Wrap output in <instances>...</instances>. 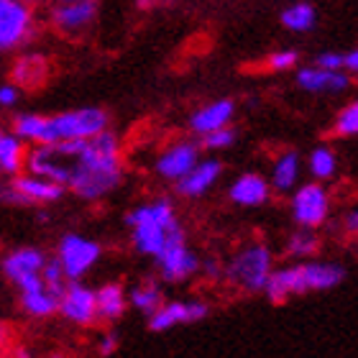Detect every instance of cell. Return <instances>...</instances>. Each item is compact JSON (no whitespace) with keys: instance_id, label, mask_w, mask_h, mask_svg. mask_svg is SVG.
Listing matches in <instances>:
<instances>
[{"instance_id":"obj_1","label":"cell","mask_w":358,"mask_h":358,"mask_svg":"<svg viewBox=\"0 0 358 358\" xmlns=\"http://www.w3.org/2000/svg\"><path fill=\"white\" fill-rule=\"evenodd\" d=\"M26 169L59 182L83 200H100L120 185L118 136L103 128L90 138H69L36 146L26 154Z\"/></svg>"},{"instance_id":"obj_39","label":"cell","mask_w":358,"mask_h":358,"mask_svg":"<svg viewBox=\"0 0 358 358\" xmlns=\"http://www.w3.org/2000/svg\"><path fill=\"white\" fill-rule=\"evenodd\" d=\"M8 336H10V330H8V325H3V322H0V345L6 343Z\"/></svg>"},{"instance_id":"obj_21","label":"cell","mask_w":358,"mask_h":358,"mask_svg":"<svg viewBox=\"0 0 358 358\" xmlns=\"http://www.w3.org/2000/svg\"><path fill=\"white\" fill-rule=\"evenodd\" d=\"M299 172H302V159L297 151H284L282 157L274 162L271 169V185L276 192H289L299 182Z\"/></svg>"},{"instance_id":"obj_27","label":"cell","mask_w":358,"mask_h":358,"mask_svg":"<svg viewBox=\"0 0 358 358\" xmlns=\"http://www.w3.org/2000/svg\"><path fill=\"white\" fill-rule=\"evenodd\" d=\"M162 302H164L162 289H159V284H154V282H143L131 289V305H134L138 313L151 315Z\"/></svg>"},{"instance_id":"obj_18","label":"cell","mask_w":358,"mask_h":358,"mask_svg":"<svg viewBox=\"0 0 358 358\" xmlns=\"http://www.w3.org/2000/svg\"><path fill=\"white\" fill-rule=\"evenodd\" d=\"M268 192H271L268 182L262 174H243L231 185L228 197L241 208H256V205H264L268 200Z\"/></svg>"},{"instance_id":"obj_35","label":"cell","mask_w":358,"mask_h":358,"mask_svg":"<svg viewBox=\"0 0 358 358\" xmlns=\"http://www.w3.org/2000/svg\"><path fill=\"white\" fill-rule=\"evenodd\" d=\"M115 351H118V338L110 336V333L100 338V343H97V353L100 356H113Z\"/></svg>"},{"instance_id":"obj_25","label":"cell","mask_w":358,"mask_h":358,"mask_svg":"<svg viewBox=\"0 0 358 358\" xmlns=\"http://www.w3.org/2000/svg\"><path fill=\"white\" fill-rule=\"evenodd\" d=\"M315 21H317V13L310 3H297V6L287 8L282 13V26L289 31H297V34H305V31L315 29Z\"/></svg>"},{"instance_id":"obj_12","label":"cell","mask_w":358,"mask_h":358,"mask_svg":"<svg viewBox=\"0 0 358 358\" xmlns=\"http://www.w3.org/2000/svg\"><path fill=\"white\" fill-rule=\"evenodd\" d=\"M208 315V305L200 299H189V302H162V305L149 315V328L154 333H164L177 325H189L197 322Z\"/></svg>"},{"instance_id":"obj_41","label":"cell","mask_w":358,"mask_h":358,"mask_svg":"<svg viewBox=\"0 0 358 358\" xmlns=\"http://www.w3.org/2000/svg\"><path fill=\"white\" fill-rule=\"evenodd\" d=\"M26 3H29V0H26Z\"/></svg>"},{"instance_id":"obj_13","label":"cell","mask_w":358,"mask_h":358,"mask_svg":"<svg viewBox=\"0 0 358 358\" xmlns=\"http://www.w3.org/2000/svg\"><path fill=\"white\" fill-rule=\"evenodd\" d=\"M95 15H97L95 0H72V3H59V6L54 8L52 21L59 34L77 38L83 36V34H87V29L95 23Z\"/></svg>"},{"instance_id":"obj_37","label":"cell","mask_w":358,"mask_h":358,"mask_svg":"<svg viewBox=\"0 0 358 358\" xmlns=\"http://www.w3.org/2000/svg\"><path fill=\"white\" fill-rule=\"evenodd\" d=\"M343 69H345V72H353V75H356V69H358V54L356 52L343 54Z\"/></svg>"},{"instance_id":"obj_5","label":"cell","mask_w":358,"mask_h":358,"mask_svg":"<svg viewBox=\"0 0 358 358\" xmlns=\"http://www.w3.org/2000/svg\"><path fill=\"white\" fill-rule=\"evenodd\" d=\"M271 251L264 243H248L225 266V279L243 292H262L271 274Z\"/></svg>"},{"instance_id":"obj_23","label":"cell","mask_w":358,"mask_h":358,"mask_svg":"<svg viewBox=\"0 0 358 358\" xmlns=\"http://www.w3.org/2000/svg\"><path fill=\"white\" fill-rule=\"evenodd\" d=\"M49 75V64L41 57H21L13 67V80L21 87H38Z\"/></svg>"},{"instance_id":"obj_36","label":"cell","mask_w":358,"mask_h":358,"mask_svg":"<svg viewBox=\"0 0 358 358\" xmlns=\"http://www.w3.org/2000/svg\"><path fill=\"white\" fill-rule=\"evenodd\" d=\"M343 228H345V233H348V236H356V228H358V213H356V210H351V213L345 215Z\"/></svg>"},{"instance_id":"obj_15","label":"cell","mask_w":358,"mask_h":358,"mask_svg":"<svg viewBox=\"0 0 358 358\" xmlns=\"http://www.w3.org/2000/svg\"><path fill=\"white\" fill-rule=\"evenodd\" d=\"M297 85L305 92H317V95H336L351 87V77L345 69H322L307 67L297 72Z\"/></svg>"},{"instance_id":"obj_10","label":"cell","mask_w":358,"mask_h":358,"mask_svg":"<svg viewBox=\"0 0 358 358\" xmlns=\"http://www.w3.org/2000/svg\"><path fill=\"white\" fill-rule=\"evenodd\" d=\"M34 31V13L26 0H0V52L23 44Z\"/></svg>"},{"instance_id":"obj_7","label":"cell","mask_w":358,"mask_h":358,"mask_svg":"<svg viewBox=\"0 0 358 358\" xmlns=\"http://www.w3.org/2000/svg\"><path fill=\"white\" fill-rule=\"evenodd\" d=\"M0 200L10 202V205H23V202H38V205H49L57 202L64 194V187L54 179H46L41 174H13L8 185H0Z\"/></svg>"},{"instance_id":"obj_32","label":"cell","mask_w":358,"mask_h":358,"mask_svg":"<svg viewBox=\"0 0 358 358\" xmlns=\"http://www.w3.org/2000/svg\"><path fill=\"white\" fill-rule=\"evenodd\" d=\"M297 52H292V49H282V52H274L268 57V67L274 69V72H287V69L297 67Z\"/></svg>"},{"instance_id":"obj_30","label":"cell","mask_w":358,"mask_h":358,"mask_svg":"<svg viewBox=\"0 0 358 358\" xmlns=\"http://www.w3.org/2000/svg\"><path fill=\"white\" fill-rule=\"evenodd\" d=\"M41 279H44V284L49 287V289L59 297L62 294V289L67 287V276H64V271H62V264L54 259V262H46L44 266H41Z\"/></svg>"},{"instance_id":"obj_6","label":"cell","mask_w":358,"mask_h":358,"mask_svg":"<svg viewBox=\"0 0 358 358\" xmlns=\"http://www.w3.org/2000/svg\"><path fill=\"white\" fill-rule=\"evenodd\" d=\"M154 259H157L159 268H162V276H164L166 282H185V279H189V276H194L200 271V259L194 256L192 248L187 246L182 225L172 228V233L166 236L162 251Z\"/></svg>"},{"instance_id":"obj_29","label":"cell","mask_w":358,"mask_h":358,"mask_svg":"<svg viewBox=\"0 0 358 358\" xmlns=\"http://www.w3.org/2000/svg\"><path fill=\"white\" fill-rule=\"evenodd\" d=\"M336 134L341 138H353L358 134V103L345 105L336 118Z\"/></svg>"},{"instance_id":"obj_2","label":"cell","mask_w":358,"mask_h":358,"mask_svg":"<svg viewBox=\"0 0 358 358\" xmlns=\"http://www.w3.org/2000/svg\"><path fill=\"white\" fill-rule=\"evenodd\" d=\"M345 279V268L330 262H305L294 266H284L279 271L271 268L264 292L271 302H284L292 294H307V292L333 289Z\"/></svg>"},{"instance_id":"obj_11","label":"cell","mask_w":358,"mask_h":358,"mask_svg":"<svg viewBox=\"0 0 358 358\" xmlns=\"http://www.w3.org/2000/svg\"><path fill=\"white\" fill-rule=\"evenodd\" d=\"M44 264L46 256L38 248H18L10 256H6L3 271L21 292H31L44 287V279H41V266Z\"/></svg>"},{"instance_id":"obj_34","label":"cell","mask_w":358,"mask_h":358,"mask_svg":"<svg viewBox=\"0 0 358 358\" xmlns=\"http://www.w3.org/2000/svg\"><path fill=\"white\" fill-rule=\"evenodd\" d=\"M18 103V87L15 85H3L0 87V105L3 108H13Z\"/></svg>"},{"instance_id":"obj_38","label":"cell","mask_w":358,"mask_h":358,"mask_svg":"<svg viewBox=\"0 0 358 358\" xmlns=\"http://www.w3.org/2000/svg\"><path fill=\"white\" fill-rule=\"evenodd\" d=\"M202 268H205V274L213 276V279H215V276L220 274V268H217V262H205V264H202Z\"/></svg>"},{"instance_id":"obj_24","label":"cell","mask_w":358,"mask_h":358,"mask_svg":"<svg viewBox=\"0 0 358 358\" xmlns=\"http://www.w3.org/2000/svg\"><path fill=\"white\" fill-rule=\"evenodd\" d=\"M57 302H59V297L46 284L38 287V289L21 292V305L31 317H49V315H54L57 313Z\"/></svg>"},{"instance_id":"obj_16","label":"cell","mask_w":358,"mask_h":358,"mask_svg":"<svg viewBox=\"0 0 358 358\" xmlns=\"http://www.w3.org/2000/svg\"><path fill=\"white\" fill-rule=\"evenodd\" d=\"M197 159H200L197 143H192V141L172 143V146L162 151V157L157 159V174L162 179L177 182L179 177H185V174L192 169Z\"/></svg>"},{"instance_id":"obj_31","label":"cell","mask_w":358,"mask_h":358,"mask_svg":"<svg viewBox=\"0 0 358 358\" xmlns=\"http://www.w3.org/2000/svg\"><path fill=\"white\" fill-rule=\"evenodd\" d=\"M233 141H236V131L228 128V126L202 134V146H205V149H213V151L228 149V146H233Z\"/></svg>"},{"instance_id":"obj_28","label":"cell","mask_w":358,"mask_h":358,"mask_svg":"<svg viewBox=\"0 0 358 358\" xmlns=\"http://www.w3.org/2000/svg\"><path fill=\"white\" fill-rule=\"evenodd\" d=\"M315 248H317V236L310 228L292 233L289 241H287V254L292 256H310Z\"/></svg>"},{"instance_id":"obj_8","label":"cell","mask_w":358,"mask_h":358,"mask_svg":"<svg viewBox=\"0 0 358 358\" xmlns=\"http://www.w3.org/2000/svg\"><path fill=\"white\" fill-rule=\"evenodd\" d=\"M330 213V197L325 187L317 182L302 185L292 194V217L302 228H317L328 220Z\"/></svg>"},{"instance_id":"obj_19","label":"cell","mask_w":358,"mask_h":358,"mask_svg":"<svg viewBox=\"0 0 358 358\" xmlns=\"http://www.w3.org/2000/svg\"><path fill=\"white\" fill-rule=\"evenodd\" d=\"M233 113H236V105L233 100H215V103L205 105L197 113H192L189 118V128L192 134H208V131H215V128L228 126L233 120Z\"/></svg>"},{"instance_id":"obj_20","label":"cell","mask_w":358,"mask_h":358,"mask_svg":"<svg viewBox=\"0 0 358 358\" xmlns=\"http://www.w3.org/2000/svg\"><path fill=\"white\" fill-rule=\"evenodd\" d=\"M126 313V294L120 284H105L95 292V315L97 320H118Z\"/></svg>"},{"instance_id":"obj_14","label":"cell","mask_w":358,"mask_h":358,"mask_svg":"<svg viewBox=\"0 0 358 358\" xmlns=\"http://www.w3.org/2000/svg\"><path fill=\"white\" fill-rule=\"evenodd\" d=\"M57 310H59L69 322H75V325H92L97 320L95 315V292L83 287V284H67L59 294V302H57Z\"/></svg>"},{"instance_id":"obj_33","label":"cell","mask_w":358,"mask_h":358,"mask_svg":"<svg viewBox=\"0 0 358 358\" xmlns=\"http://www.w3.org/2000/svg\"><path fill=\"white\" fill-rule=\"evenodd\" d=\"M315 67L322 69H343V54L338 52H322L317 59H315Z\"/></svg>"},{"instance_id":"obj_22","label":"cell","mask_w":358,"mask_h":358,"mask_svg":"<svg viewBox=\"0 0 358 358\" xmlns=\"http://www.w3.org/2000/svg\"><path fill=\"white\" fill-rule=\"evenodd\" d=\"M23 159H26L23 138L0 128V177H13L21 172Z\"/></svg>"},{"instance_id":"obj_4","label":"cell","mask_w":358,"mask_h":358,"mask_svg":"<svg viewBox=\"0 0 358 358\" xmlns=\"http://www.w3.org/2000/svg\"><path fill=\"white\" fill-rule=\"evenodd\" d=\"M103 128H108V113L100 108H80V110H67L49 118L44 115L36 146L69 141V138H90Z\"/></svg>"},{"instance_id":"obj_17","label":"cell","mask_w":358,"mask_h":358,"mask_svg":"<svg viewBox=\"0 0 358 358\" xmlns=\"http://www.w3.org/2000/svg\"><path fill=\"white\" fill-rule=\"evenodd\" d=\"M220 174H223V164L217 159H205V162L197 159L192 169L177 179V192L182 197H202L215 187Z\"/></svg>"},{"instance_id":"obj_9","label":"cell","mask_w":358,"mask_h":358,"mask_svg":"<svg viewBox=\"0 0 358 358\" xmlns=\"http://www.w3.org/2000/svg\"><path fill=\"white\" fill-rule=\"evenodd\" d=\"M100 246L95 241L83 238L77 233H67L64 238L59 241V256L57 262L62 264V271L67 279H80L83 274H87L90 268L95 266L97 259H100Z\"/></svg>"},{"instance_id":"obj_26","label":"cell","mask_w":358,"mask_h":358,"mask_svg":"<svg viewBox=\"0 0 358 358\" xmlns=\"http://www.w3.org/2000/svg\"><path fill=\"white\" fill-rule=\"evenodd\" d=\"M307 169L315 179H333L338 172V157L330 146H317L307 159Z\"/></svg>"},{"instance_id":"obj_3","label":"cell","mask_w":358,"mask_h":358,"mask_svg":"<svg viewBox=\"0 0 358 358\" xmlns=\"http://www.w3.org/2000/svg\"><path fill=\"white\" fill-rule=\"evenodd\" d=\"M126 225L131 228L136 251L154 259L162 251V246H164L166 236L172 233V228L179 225V220L172 202L162 197V200L143 202V205L131 210L126 215Z\"/></svg>"},{"instance_id":"obj_40","label":"cell","mask_w":358,"mask_h":358,"mask_svg":"<svg viewBox=\"0 0 358 358\" xmlns=\"http://www.w3.org/2000/svg\"><path fill=\"white\" fill-rule=\"evenodd\" d=\"M54 3H72V0H54Z\"/></svg>"}]
</instances>
